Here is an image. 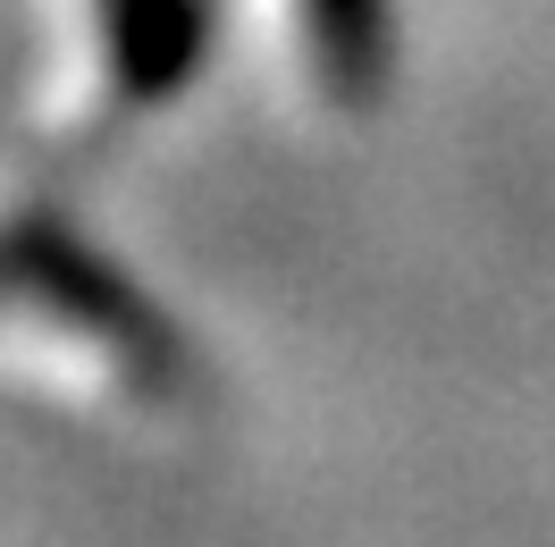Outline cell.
<instances>
[{
	"label": "cell",
	"instance_id": "6da1fadb",
	"mask_svg": "<svg viewBox=\"0 0 555 547\" xmlns=\"http://www.w3.org/2000/svg\"><path fill=\"white\" fill-rule=\"evenodd\" d=\"M93 42L109 110H152L203 60V0H93Z\"/></svg>",
	"mask_w": 555,
	"mask_h": 547
},
{
	"label": "cell",
	"instance_id": "7a4b0ae2",
	"mask_svg": "<svg viewBox=\"0 0 555 547\" xmlns=\"http://www.w3.org/2000/svg\"><path fill=\"white\" fill-rule=\"evenodd\" d=\"M304 60L328 102H371L387 76V0H295Z\"/></svg>",
	"mask_w": 555,
	"mask_h": 547
}]
</instances>
